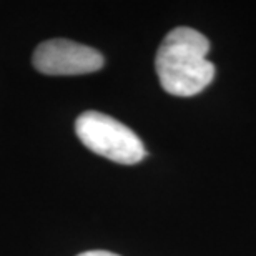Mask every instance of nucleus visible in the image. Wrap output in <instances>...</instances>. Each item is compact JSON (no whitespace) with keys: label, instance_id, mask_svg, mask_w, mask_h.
Returning a JSON list of instances; mask_svg holds the SVG:
<instances>
[{"label":"nucleus","instance_id":"f257e3e1","mask_svg":"<svg viewBox=\"0 0 256 256\" xmlns=\"http://www.w3.org/2000/svg\"><path fill=\"white\" fill-rule=\"evenodd\" d=\"M210 42L190 27L173 28L158 47L155 66L163 90L175 96H193L214 78V65L206 58Z\"/></svg>","mask_w":256,"mask_h":256},{"label":"nucleus","instance_id":"f03ea898","mask_svg":"<svg viewBox=\"0 0 256 256\" xmlns=\"http://www.w3.org/2000/svg\"><path fill=\"white\" fill-rule=\"evenodd\" d=\"M80 142L100 156L122 165H135L146 156L142 140L122 122L102 112H84L75 122Z\"/></svg>","mask_w":256,"mask_h":256},{"label":"nucleus","instance_id":"7ed1b4c3","mask_svg":"<svg viewBox=\"0 0 256 256\" xmlns=\"http://www.w3.org/2000/svg\"><path fill=\"white\" fill-rule=\"evenodd\" d=\"M32 62L35 68L45 75H84L100 70L105 58L98 50L88 45L55 38L35 48Z\"/></svg>","mask_w":256,"mask_h":256},{"label":"nucleus","instance_id":"20e7f679","mask_svg":"<svg viewBox=\"0 0 256 256\" xmlns=\"http://www.w3.org/2000/svg\"><path fill=\"white\" fill-rule=\"evenodd\" d=\"M76 256H118V254H115L112 252H105V250H92V252H85Z\"/></svg>","mask_w":256,"mask_h":256}]
</instances>
